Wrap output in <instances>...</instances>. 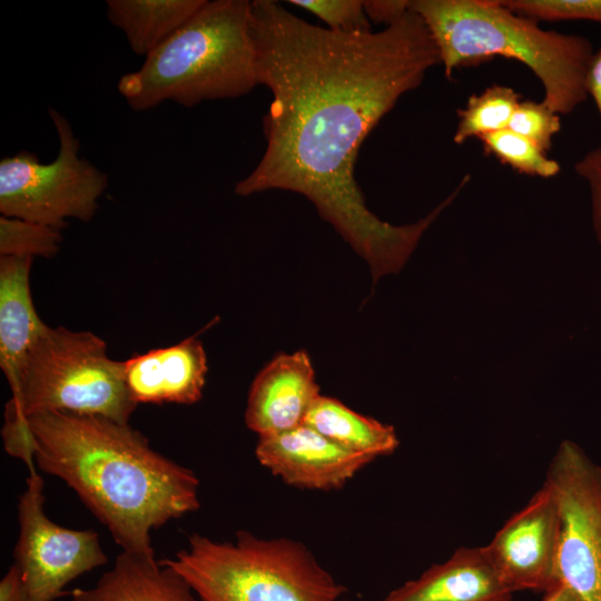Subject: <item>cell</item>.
Listing matches in <instances>:
<instances>
[{
  "label": "cell",
  "mask_w": 601,
  "mask_h": 601,
  "mask_svg": "<svg viewBox=\"0 0 601 601\" xmlns=\"http://www.w3.org/2000/svg\"><path fill=\"white\" fill-rule=\"evenodd\" d=\"M124 366L128 391L137 404H194L203 396L207 362L196 336L134 355Z\"/></svg>",
  "instance_id": "obj_13"
},
{
  "label": "cell",
  "mask_w": 601,
  "mask_h": 601,
  "mask_svg": "<svg viewBox=\"0 0 601 601\" xmlns=\"http://www.w3.org/2000/svg\"><path fill=\"white\" fill-rule=\"evenodd\" d=\"M10 388L3 426L53 411L129 424L137 406L126 384L124 362L108 357L105 341L62 326L43 327Z\"/></svg>",
  "instance_id": "obj_6"
},
{
  "label": "cell",
  "mask_w": 601,
  "mask_h": 601,
  "mask_svg": "<svg viewBox=\"0 0 601 601\" xmlns=\"http://www.w3.org/2000/svg\"><path fill=\"white\" fill-rule=\"evenodd\" d=\"M250 1L214 0L154 49L142 66L124 75L118 90L135 111L165 100L194 107L237 98L256 86Z\"/></svg>",
  "instance_id": "obj_4"
},
{
  "label": "cell",
  "mask_w": 601,
  "mask_h": 601,
  "mask_svg": "<svg viewBox=\"0 0 601 601\" xmlns=\"http://www.w3.org/2000/svg\"><path fill=\"white\" fill-rule=\"evenodd\" d=\"M297 6L318 17L327 29L344 33L367 32L371 22L361 0H290Z\"/></svg>",
  "instance_id": "obj_23"
},
{
  "label": "cell",
  "mask_w": 601,
  "mask_h": 601,
  "mask_svg": "<svg viewBox=\"0 0 601 601\" xmlns=\"http://www.w3.org/2000/svg\"><path fill=\"white\" fill-rule=\"evenodd\" d=\"M304 424L333 442L373 459L392 454L400 445L392 425L362 415L328 396L319 395Z\"/></svg>",
  "instance_id": "obj_18"
},
{
  "label": "cell",
  "mask_w": 601,
  "mask_h": 601,
  "mask_svg": "<svg viewBox=\"0 0 601 601\" xmlns=\"http://www.w3.org/2000/svg\"><path fill=\"white\" fill-rule=\"evenodd\" d=\"M31 257L0 256V366L11 386L46 324L30 293Z\"/></svg>",
  "instance_id": "obj_16"
},
{
  "label": "cell",
  "mask_w": 601,
  "mask_h": 601,
  "mask_svg": "<svg viewBox=\"0 0 601 601\" xmlns=\"http://www.w3.org/2000/svg\"><path fill=\"white\" fill-rule=\"evenodd\" d=\"M199 601H339L347 589L303 543L248 531L230 542L194 533L187 548L160 560Z\"/></svg>",
  "instance_id": "obj_5"
},
{
  "label": "cell",
  "mask_w": 601,
  "mask_h": 601,
  "mask_svg": "<svg viewBox=\"0 0 601 601\" xmlns=\"http://www.w3.org/2000/svg\"><path fill=\"white\" fill-rule=\"evenodd\" d=\"M255 455L284 483L317 491L343 487L375 460L333 442L306 424L259 436Z\"/></svg>",
  "instance_id": "obj_11"
},
{
  "label": "cell",
  "mask_w": 601,
  "mask_h": 601,
  "mask_svg": "<svg viewBox=\"0 0 601 601\" xmlns=\"http://www.w3.org/2000/svg\"><path fill=\"white\" fill-rule=\"evenodd\" d=\"M62 240L61 230L20 218L0 217V256H55Z\"/></svg>",
  "instance_id": "obj_21"
},
{
  "label": "cell",
  "mask_w": 601,
  "mask_h": 601,
  "mask_svg": "<svg viewBox=\"0 0 601 601\" xmlns=\"http://www.w3.org/2000/svg\"><path fill=\"white\" fill-rule=\"evenodd\" d=\"M319 395L307 353L278 354L250 385L245 423L258 436L292 430L304 424Z\"/></svg>",
  "instance_id": "obj_12"
},
{
  "label": "cell",
  "mask_w": 601,
  "mask_h": 601,
  "mask_svg": "<svg viewBox=\"0 0 601 601\" xmlns=\"http://www.w3.org/2000/svg\"><path fill=\"white\" fill-rule=\"evenodd\" d=\"M480 140L487 154L521 174L550 178L561 170L560 164L546 157L545 151L508 128L485 135Z\"/></svg>",
  "instance_id": "obj_20"
},
{
  "label": "cell",
  "mask_w": 601,
  "mask_h": 601,
  "mask_svg": "<svg viewBox=\"0 0 601 601\" xmlns=\"http://www.w3.org/2000/svg\"><path fill=\"white\" fill-rule=\"evenodd\" d=\"M3 447L29 471L61 479L122 551L155 554L150 532L199 508L196 474L157 451L129 424L46 412L2 426Z\"/></svg>",
  "instance_id": "obj_2"
},
{
  "label": "cell",
  "mask_w": 601,
  "mask_h": 601,
  "mask_svg": "<svg viewBox=\"0 0 601 601\" xmlns=\"http://www.w3.org/2000/svg\"><path fill=\"white\" fill-rule=\"evenodd\" d=\"M59 151L53 161L43 164L32 152L21 151L0 161V211L62 229L67 219L88 221L98 209L108 177L88 160L80 158L79 139L69 121L49 108Z\"/></svg>",
  "instance_id": "obj_7"
},
{
  "label": "cell",
  "mask_w": 601,
  "mask_h": 601,
  "mask_svg": "<svg viewBox=\"0 0 601 601\" xmlns=\"http://www.w3.org/2000/svg\"><path fill=\"white\" fill-rule=\"evenodd\" d=\"M0 601H35L14 564L0 581Z\"/></svg>",
  "instance_id": "obj_27"
},
{
  "label": "cell",
  "mask_w": 601,
  "mask_h": 601,
  "mask_svg": "<svg viewBox=\"0 0 601 601\" xmlns=\"http://www.w3.org/2000/svg\"><path fill=\"white\" fill-rule=\"evenodd\" d=\"M585 87L601 116V48L593 55L587 75Z\"/></svg>",
  "instance_id": "obj_28"
},
{
  "label": "cell",
  "mask_w": 601,
  "mask_h": 601,
  "mask_svg": "<svg viewBox=\"0 0 601 601\" xmlns=\"http://www.w3.org/2000/svg\"><path fill=\"white\" fill-rule=\"evenodd\" d=\"M544 484L560 514L555 582L581 601H601V465L566 440L554 453Z\"/></svg>",
  "instance_id": "obj_8"
},
{
  "label": "cell",
  "mask_w": 601,
  "mask_h": 601,
  "mask_svg": "<svg viewBox=\"0 0 601 601\" xmlns=\"http://www.w3.org/2000/svg\"><path fill=\"white\" fill-rule=\"evenodd\" d=\"M483 548H460L445 562L392 590L382 601H510Z\"/></svg>",
  "instance_id": "obj_14"
},
{
  "label": "cell",
  "mask_w": 601,
  "mask_h": 601,
  "mask_svg": "<svg viewBox=\"0 0 601 601\" xmlns=\"http://www.w3.org/2000/svg\"><path fill=\"white\" fill-rule=\"evenodd\" d=\"M43 481L30 471L19 499L14 565L35 601H53L72 580L107 563L98 534L52 522L43 511Z\"/></svg>",
  "instance_id": "obj_9"
},
{
  "label": "cell",
  "mask_w": 601,
  "mask_h": 601,
  "mask_svg": "<svg viewBox=\"0 0 601 601\" xmlns=\"http://www.w3.org/2000/svg\"><path fill=\"white\" fill-rule=\"evenodd\" d=\"M503 6L534 21L588 20L601 23V0H503Z\"/></svg>",
  "instance_id": "obj_22"
},
{
  "label": "cell",
  "mask_w": 601,
  "mask_h": 601,
  "mask_svg": "<svg viewBox=\"0 0 601 601\" xmlns=\"http://www.w3.org/2000/svg\"><path fill=\"white\" fill-rule=\"evenodd\" d=\"M410 9L426 24L447 78L497 56L529 67L543 86L542 101L559 116L587 99L589 39L543 30L496 0H412Z\"/></svg>",
  "instance_id": "obj_3"
},
{
  "label": "cell",
  "mask_w": 601,
  "mask_h": 601,
  "mask_svg": "<svg viewBox=\"0 0 601 601\" xmlns=\"http://www.w3.org/2000/svg\"><path fill=\"white\" fill-rule=\"evenodd\" d=\"M544 593L542 601H581L564 583H553Z\"/></svg>",
  "instance_id": "obj_29"
},
{
  "label": "cell",
  "mask_w": 601,
  "mask_h": 601,
  "mask_svg": "<svg viewBox=\"0 0 601 601\" xmlns=\"http://www.w3.org/2000/svg\"><path fill=\"white\" fill-rule=\"evenodd\" d=\"M71 601H199L189 583L155 554L121 551L114 566Z\"/></svg>",
  "instance_id": "obj_15"
},
{
  "label": "cell",
  "mask_w": 601,
  "mask_h": 601,
  "mask_svg": "<svg viewBox=\"0 0 601 601\" xmlns=\"http://www.w3.org/2000/svg\"><path fill=\"white\" fill-rule=\"evenodd\" d=\"M520 104V95L511 87L493 85L480 95H472L466 107L459 110V124L453 135L456 145L467 139L506 129Z\"/></svg>",
  "instance_id": "obj_19"
},
{
  "label": "cell",
  "mask_w": 601,
  "mask_h": 601,
  "mask_svg": "<svg viewBox=\"0 0 601 601\" xmlns=\"http://www.w3.org/2000/svg\"><path fill=\"white\" fill-rule=\"evenodd\" d=\"M207 0H108L107 18L131 50L147 57L183 27Z\"/></svg>",
  "instance_id": "obj_17"
},
{
  "label": "cell",
  "mask_w": 601,
  "mask_h": 601,
  "mask_svg": "<svg viewBox=\"0 0 601 601\" xmlns=\"http://www.w3.org/2000/svg\"><path fill=\"white\" fill-rule=\"evenodd\" d=\"M560 526L558 503L543 483L530 501L482 546L490 563L512 592H545L555 583Z\"/></svg>",
  "instance_id": "obj_10"
},
{
  "label": "cell",
  "mask_w": 601,
  "mask_h": 601,
  "mask_svg": "<svg viewBox=\"0 0 601 601\" xmlns=\"http://www.w3.org/2000/svg\"><path fill=\"white\" fill-rule=\"evenodd\" d=\"M508 129L535 144L543 151L552 146V138L561 129L560 116L543 101H520Z\"/></svg>",
  "instance_id": "obj_24"
},
{
  "label": "cell",
  "mask_w": 601,
  "mask_h": 601,
  "mask_svg": "<svg viewBox=\"0 0 601 601\" xmlns=\"http://www.w3.org/2000/svg\"><path fill=\"white\" fill-rule=\"evenodd\" d=\"M410 0H366L364 10L370 22L385 23L388 27L410 11Z\"/></svg>",
  "instance_id": "obj_26"
},
{
  "label": "cell",
  "mask_w": 601,
  "mask_h": 601,
  "mask_svg": "<svg viewBox=\"0 0 601 601\" xmlns=\"http://www.w3.org/2000/svg\"><path fill=\"white\" fill-rule=\"evenodd\" d=\"M250 33L258 85L273 99L263 118L264 155L235 193L300 194L367 262L373 284L398 273L446 204L414 224H388L367 208L355 164L380 120L440 63L426 24L410 9L382 31L344 33L254 0Z\"/></svg>",
  "instance_id": "obj_1"
},
{
  "label": "cell",
  "mask_w": 601,
  "mask_h": 601,
  "mask_svg": "<svg viewBox=\"0 0 601 601\" xmlns=\"http://www.w3.org/2000/svg\"><path fill=\"white\" fill-rule=\"evenodd\" d=\"M574 169L590 188L593 225L601 244V146L588 151L575 162Z\"/></svg>",
  "instance_id": "obj_25"
}]
</instances>
